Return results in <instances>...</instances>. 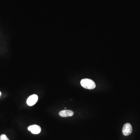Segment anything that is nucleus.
Instances as JSON below:
<instances>
[{
    "mask_svg": "<svg viewBox=\"0 0 140 140\" xmlns=\"http://www.w3.org/2000/svg\"><path fill=\"white\" fill-rule=\"evenodd\" d=\"M132 132V125L129 123L125 124L123 127L122 132L124 135L128 136L130 135Z\"/></svg>",
    "mask_w": 140,
    "mask_h": 140,
    "instance_id": "f03ea898",
    "label": "nucleus"
},
{
    "mask_svg": "<svg viewBox=\"0 0 140 140\" xmlns=\"http://www.w3.org/2000/svg\"><path fill=\"white\" fill-rule=\"evenodd\" d=\"M28 129L34 134H38L41 132V127L36 125L29 126L28 128Z\"/></svg>",
    "mask_w": 140,
    "mask_h": 140,
    "instance_id": "20e7f679",
    "label": "nucleus"
},
{
    "mask_svg": "<svg viewBox=\"0 0 140 140\" xmlns=\"http://www.w3.org/2000/svg\"><path fill=\"white\" fill-rule=\"evenodd\" d=\"M74 114V112L71 110H65L62 111L59 113V115L61 117H67L68 116H72Z\"/></svg>",
    "mask_w": 140,
    "mask_h": 140,
    "instance_id": "39448f33",
    "label": "nucleus"
},
{
    "mask_svg": "<svg viewBox=\"0 0 140 140\" xmlns=\"http://www.w3.org/2000/svg\"><path fill=\"white\" fill-rule=\"evenodd\" d=\"M0 140H9L7 136L5 134H2L0 136Z\"/></svg>",
    "mask_w": 140,
    "mask_h": 140,
    "instance_id": "423d86ee",
    "label": "nucleus"
},
{
    "mask_svg": "<svg viewBox=\"0 0 140 140\" xmlns=\"http://www.w3.org/2000/svg\"><path fill=\"white\" fill-rule=\"evenodd\" d=\"M81 84L83 88L89 90H93L96 87L95 83L90 79H83L81 81Z\"/></svg>",
    "mask_w": 140,
    "mask_h": 140,
    "instance_id": "f257e3e1",
    "label": "nucleus"
},
{
    "mask_svg": "<svg viewBox=\"0 0 140 140\" xmlns=\"http://www.w3.org/2000/svg\"><path fill=\"white\" fill-rule=\"evenodd\" d=\"M1 91H0V96H1Z\"/></svg>",
    "mask_w": 140,
    "mask_h": 140,
    "instance_id": "0eeeda50",
    "label": "nucleus"
},
{
    "mask_svg": "<svg viewBox=\"0 0 140 140\" xmlns=\"http://www.w3.org/2000/svg\"><path fill=\"white\" fill-rule=\"evenodd\" d=\"M38 99V96L34 94L31 95L27 100V104L29 106H33L37 102Z\"/></svg>",
    "mask_w": 140,
    "mask_h": 140,
    "instance_id": "7ed1b4c3",
    "label": "nucleus"
}]
</instances>
